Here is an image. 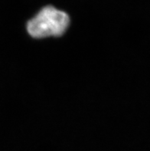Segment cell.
<instances>
[{
  "label": "cell",
  "instance_id": "obj_1",
  "mask_svg": "<svg viewBox=\"0 0 150 151\" xmlns=\"http://www.w3.org/2000/svg\"><path fill=\"white\" fill-rule=\"evenodd\" d=\"M70 19L65 12L53 6L43 8L27 24V30L34 38L58 37L68 28Z\"/></svg>",
  "mask_w": 150,
  "mask_h": 151
}]
</instances>
